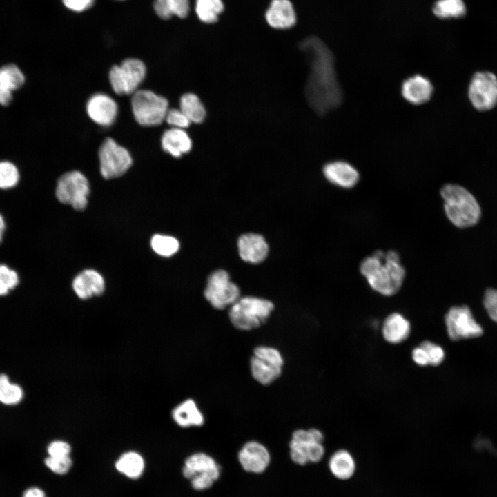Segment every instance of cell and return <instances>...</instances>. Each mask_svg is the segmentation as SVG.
Wrapping results in <instances>:
<instances>
[{
  "mask_svg": "<svg viewBox=\"0 0 497 497\" xmlns=\"http://www.w3.org/2000/svg\"><path fill=\"white\" fill-rule=\"evenodd\" d=\"M204 296L215 309H224L240 298V290L226 271L218 270L209 276Z\"/></svg>",
  "mask_w": 497,
  "mask_h": 497,
  "instance_id": "cell-11",
  "label": "cell"
},
{
  "mask_svg": "<svg viewBox=\"0 0 497 497\" xmlns=\"http://www.w3.org/2000/svg\"><path fill=\"white\" fill-rule=\"evenodd\" d=\"M99 157L101 174L107 179L121 176L133 164L128 150L110 137L106 138L100 146Z\"/></svg>",
  "mask_w": 497,
  "mask_h": 497,
  "instance_id": "cell-10",
  "label": "cell"
},
{
  "mask_svg": "<svg viewBox=\"0 0 497 497\" xmlns=\"http://www.w3.org/2000/svg\"><path fill=\"white\" fill-rule=\"evenodd\" d=\"M23 497H46V496L41 489L37 487H32L24 492Z\"/></svg>",
  "mask_w": 497,
  "mask_h": 497,
  "instance_id": "cell-43",
  "label": "cell"
},
{
  "mask_svg": "<svg viewBox=\"0 0 497 497\" xmlns=\"http://www.w3.org/2000/svg\"><path fill=\"white\" fill-rule=\"evenodd\" d=\"M440 195L444 200L445 214L454 226L465 228L478 222L480 207L474 195L465 188L447 184L442 187Z\"/></svg>",
  "mask_w": 497,
  "mask_h": 497,
  "instance_id": "cell-3",
  "label": "cell"
},
{
  "mask_svg": "<svg viewBox=\"0 0 497 497\" xmlns=\"http://www.w3.org/2000/svg\"><path fill=\"white\" fill-rule=\"evenodd\" d=\"M64 6L68 9L75 11L81 12L90 8L94 0H62Z\"/></svg>",
  "mask_w": 497,
  "mask_h": 497,
  "instance_id": "cell-41",
  "label": "cell"
},
{
  "mask_svg": "<svg viewBox=\"0 0 497 497\" xmlns=\"http://www.w3.org/2000/svg\"><path fill=\"white\" fill-rule=\"evenodd\" d=\"M224 10L222 0H197L195 12L198 18L204 23H212L217 21Z\"/></svg>",
  "mask_w": 497,
  "mask_h": 497,
  "instance_id": "cell-30",
  "label": "cell"
},
{
  "mask_svg": "<svg viewBox=\"0 0 497 497\" xmlns=\"http://www.w3.org/2000/svg\"><path fill=\"white\" fill-rule=\"evenodd\" d=\"M238 250L241 258L248 262L259 263L265 260L269 246L264 238L258 234L247 233L238 240Z\"/></svg>",
  "mask_w": 497,
  "mask_h": 497,
  "instance_id": "cell-19",
  "label": "cell"
},
{
  "mask_svg": "<svg viewBox=\"0 0 497 497\" xmlns=\"http://www.w3.org/2000/svg\"><path fill=\"white\" fill-rule=\"evenodd\" d=\"M161 143L162 149L176 158L188 153L192 148V141L182 128H172L166 130Z\"/></svg>",
  "mask_w": 497,
  "mask_h": 497,
  "instance_id": "cell-24",
  "label": "cell"
},
{
  "mask_svg": "<svg viewBox=\"0 0 497 497\" xmlns=\"http://www.w3.org/2000/svg\"><path fill=\"white\" fill-rule=\"evenodd\" d=\"M468 96L478 110L493 108L497 104V77L490 72L475 73L470 81Z\"/></svg>",
  "mask_w": 497,
  "mask_h": 497,
  "instance_id": "cell-13",
  "label": "cell"
},
{
  "mask_svg": "<svg viewBox=\"0 0 497 497\" xmlns=\"http://www.w3.org/2000/svg\"><path fill=\"white\" fill-rule=\"evenodd\" d=\"M328 467L331 474L340 480H347L353 477L356 470V463L352 454L346 449L335 451L329 458Z\"/></svg>",
  "mask_w": 497,
  "mask_h": 497,
  "instance_id": "cell-26",
  "label": "cell"
},
{
  "mask_svg": "<svg viewBox=\"0 0 497 497\" xmlns=\"http://www.w3.org/2000/svg\"><path fill=\"white\" fill-rule=\"evenodd\" d=\"M145 64L139 59L128 58L120 65L113 66L109 72L113 90L118 95H131L138 90L146 76Z\"/></svg>",
  "mask_w": 497,
  "mask_h": 497,
  "instance_id": "cell-8",
  "label": "cell"
},
{
  "mask_svg": "<svg viewBox=\"0 0 497 497\" xmlns=\"http://www.w3.org/2000/svg\"><path fill=\"white\" fill-rule=\"evenodd\" d=\"M411 331L409 321L399 313L389 314L384 320L382 334L384 339L391 344H398L405 340Z\"/></svg>",
  "mask_w": 497,
  "mask_h": 497,
  "instance_id": "cell-23",
  "label": "cell"
},
{
  "mask_svg": "<svg viewBox=\"0 0 497 497\" xmlns=\"http://www.w3.org/2000/svg\"><path fill=\"white\" fill-rule=\"evenodd\" d=\"M45 464L52 471L57 474H66L72 466V460L69 456L52 457L48 456L45 460Z\"/></svg>",
  "mask_w": 497,
  "mask_h": 497,
  "instance_id": "cell-37",
  "label": "cell"
},
{
  "mask_svg": "<svg viewBox=\"0 0 497 497\" xmlns=\"http://www.w3.org/2000/svg\"><path fill=\"white\" fill-rule=\"evenodd\" d=\"M22 398V389L16 384L10 383L6 375H0V402L14 405L19 402Z\"/></svg>",
  "mask_w": 497,
  "mask_h": 497,
  "instance_id": "cell-32",
  "label": "cell"
},
{
  "mask_svg": "<svg viewBox=\"0 0 497 497\" xmlns=\"http://www.w3.org/2000/svg\"><path fill=\"white\" fill-rule=\"evenodd\" d=\"M117 471L133 479L139 478L144 469L142 456L135 451L123 454L115 463Z\"/></svg>",
  "mask_w": 497,
  "mask_h": 497,
  "instance_id": "cell-27",
  "label": "cell"
},
{
  "mask_svg": "<svg viewBox=\"0 0 497 497\" xmlns=\"http://www.w3.org/2000/svg\"><path fill=\"white\" fill-rule=\"evenodd\" d=\"M273 304L267 300L255 297L239 298L229 310V319L237 329L250 331L260 327L271 315Z\"/></svg>",
  "mask_w": 497,
  "mask_h": 497,
  "instance_id": "cell-4",
  "label": "cell"
},
{
  "mask_svg": "<svg viewBox=\"0 0 497 497\" xmlns=\"http://www.w3.org/2000/svg\"><path fill=\"white\" fill-rule=\"evenodd\" d=\"M72 287L79 298L88 299L103 293L105 282L99 273L95 270L87 269L76 276L72 282Z\"/></svg>",
  "mask_w": 497,
  "mask_h": 497,
  "instance_id": "cell-20",
  "label": "cell"
},
{
  "mask_svg": "<svg viewBox=\"0 0 497 497\" xmlns=\"http://www.w3.org/2000/svg\"><path fill=\"white\" fill-rule=\"evenodd\" d=\"M413 362L420 366L425 367L429 364L426 351L420 346L415 347L411 352Z\"/></svg>",
  "mask_w": 497,
  "mask_h": 497,
  "instance_id": "cell-42",
  "label": "cell"
},
{
  "mask_svg": "<svg viewBox=\"0 0 497 497\" xmlns=\"http://www.w3.org/2000/svg\"><path fill=\"white\" fill-rule=\"evenodd\" d=\"M323 174L330 183L344 188H353L360 179L357 169L349 162L342 160L326 164L323 168Z\"/></svg>",
  "mask_w": 497,
  "mask_h": 497,
  "instance_id": "cell-17",
  "label": "cell"
},
{
  "mask_svg": "<svg viewBox=\"0 0 497 497\" xmlns=\"http://www.w3.org/2000/svg\"><path fill=\"white\" fill-rule=\"evenodd\" d=\"M131 106L135 120L144 126L162 124L168 110V100L148 90H137L134 92Z\"/></svg>",
  "mask_w": 497,
  "mask_h": 497,
  "instance_id": "cell-6",
  "label": "cell"
},
{
  "mask_svg": "<svg viewBox=\"0 0 497 497\" xmlns=\"http://www.w3.org/2000/svg\"><path fill=\"white\" fill-rule=\"evenodd\" d=\"M433 12L436 17L447 19L463 16L466 8L462 0H438Z\"/></svg>",
  "mask_w": 497,
  "mask_h": 497,
  "instance_id": "cell-31",
  "label": "cell"
},
{
  "mask_svg": "<svg viewBox=\"0 0 497 497\" xmlns=\"http://www.w3.org/2000/svg\"><path fill=\"white\" fill-rule=\"evenodd\" d=\"M154 9L157 15L163 19H168L173 15L186 17L189 12L188 0H155Z\"/></svg>",
  "mask_w": 497,
  "mask_h": 497,
  "instance_id": "cell-28",
  "label": "cell"
},
{
  "mask_svg": "<svg viewBox=\"0 0 497 497\" xmlns=\"http://www.w3.org/2000/svg\"><path fill=\"white\" fill-rule=\"evenodd\" d=\"M359 269L370 287L385 296L397 293L405 277V269L394 250H376L361 261Z\"/></svg>",
  "mask_w": 497,
  "mask_h": 497,
  "instance_id": "cell-2",
  "label": "cell"
},
{
  "mask_svg": "<svg viewBox=\"0 0 497 497\" xmlns=\"http://www.w3.org/2000/svg\"><path fill=\"white\" fill-rule=\"evenodd\" d=\"M151 246L158 255L170 257L177 252L179 244L178 240L173 237L155 235L151 239Z\"/></svg>",
  "mask_w": 497,
  "mask_h": 497,
  "instance_id": "cell-33",
  "label": "cell"
},
{
  "mask_svg": "<svg viewBox=\"0 0 497 497\" xmlns=\"http://www.w3.org/2000/svg\"><path fill=\"white\" fill-rule=\"evenodd\" d=\"M267 23L277 29L292 27L296 21L295 13L289 0H273L266 12Z\"/></svg>",
  "mask_w": 497,
  "mask_h": 497,
  "instance_id": "cell-22",
  "label": "cell"
},
{
  "mask_svg": "<svg viewBox=\"0 0 497 497\" xmlns=\"http://www.w3.org/2000/svg\"><path fill=\"white\" fill-rule=\"evenodd\" d=\"M6 224L5 221L2 215L0 214V243L2 241L3 235L5 231Z\"/></svg>",
  "mask_w": 497,
  "mask_h": 497,
  "instance_id": "cell-44",
  "label": "cell"
},
{
  "mask_svg": "<svg viewBox=\"0 0 497 497\" xmlns=\"http://www.w3.org/2000/svg\"><path fill=\"white\" fill-rule=\"evenodd\" d=\"M165 120L173 128H185L191 123L180 109H168Z\"/></svg>",
  "mask_w": 497,
  "mask_h": 497,
  "instance_id": "cell-38",
  "label": "cell"
},
{
  "mask_svg": "<svg viewBox=\"0 0 497 497\" xmlns=\"http://www.w3.org/2000/svg\"><path fill=\"white\" fill-rule=\"evenodd\" d=\"M483 304L490 318L497 323V289H488L486 290Z\"/></svg>",
  "mask_w": 497,
  "mask_h": 497,
  "instance_id": "cell-39",
  "label": "cell"
},
{
  "mask_svg": "<svg viewBox=\"0 0 497 497\" xmlns=\"http://www.w3.org/2000/svg\"><path fill=\"white\" fill-rule=\"evenodd\" d=\"M431 81L421 75H415L406 79L401 86V95L409 103L420 105L428 101L433 94Z\"/></svg>",
  "mask_w": 497,
  "mask_h": 497,
  "instance_id": "cell-18",
  "label": "cell"
},
{
  "mask_svg": "<svg viewBox=\"0 0 497 497\" xmlns=\"http://www.w3.org/2000/svg\"><path fill=\"white\" fill-rule=\"evenodd\" d=\"M25 81L21 70L14 64L0 68V104L7 106L12 98V92L20 88Z\"/></svg>",
  "mask_w": 497,
  "mask_h": 497,
  "instance_id": "cell-21",
  "label": "cell"
},
{
  "mask_svg": "<svg viewBox=\"0 0 497 497\" xmlns=\"http://www.w3.org/2000/svg\"><path fill=\"white\" fill-rule=\"evenodd\" d=\"M237 458L245 471L257 474L263 473L271 462L269 449L255 440L246 442L238 451Z\"/></svg>",
  "mask_w": 497,
  "mask_h": 497,
  "instance_id": "cell-14",
  "label": "cell"
},
{
  "mask_svg": "<svg viewBox=\"0 0 497 497\" xmlns=\"http://www.w3.org/2000/svg\"><path fill=\"white\" fill-rule=\"evenodd\" d=\"M55 193L60 202L69 204L77 211H82L88 204L89 183L81 172L70 171L59 177Z\"/></svg>",
  "mask_w": 497,
  "mask_h": 497,
  "instance_id": "cell-9",
  "label": "cell"
},
{
  "mask_svg": "<svg viewBox=\"0 0 497 497\" xmlns=\"http://www.w3.org/2000/svg\"><path fill=\"white\" fill-rule=\"evenodd\" d=\"M86 110L93 121L103 126H109L116 119L117 105L110 96L97 93L88 99Z\"/></svg>",
  "mask_w": 497,
  "mask_h": 497,
  "instance_id": "cell-15",
  "label": "cell"
},
{
  "mask_svg": "<svg viewBox=\"0 0 497 497\" xmlns=\"http://www.w3.org/2000/svg\"><path fill=\"white\" fill-rule=\"evenodd\" d=\"M19 174L17 167L10 162H0V188H10L17 185Z\"/></svg>",
  "mask_w": 497,
  "mask_h": 497,
  "instance_id": "cell-34",
  "label": "cell"
},
{
  "mask_svg": "<svg viewBox=\"0 0 497 497\" xmlns=\"http://www.w3.org/2000/svg\"><path fill=\"white\" fill-rule=\"evenodd\" d=\"M179 107L191 122L199 124L205 119V108L199 98L193 93L184 94L180 98Z\"/></svg>",
  "mask_w": 497,
  "mask_h": 497,
  "instance_id": "cell-29",
  "label": "cell"
},
{
  "mask_svg": "<svg viewBox=\"0 0 497 497\" xmlns=\"http://www.w3.org/2000/svg\"><path fill=\"white\" fill-rule=\"evenodd\" d=\"M309 62L310 72L305 86L306 99L312 109L324 115L338 107L343 98L331 51L320 39L310 37L300 43Z\"/></svg>",
  "mask_w": 497,
  "mask_h": 497,
  "instance_id": "cell-1",
  "label": "cell"
},
{
  "mask_svg": "<svg viewBox=\"0 0 497 497\" xmlns=\"http://www.w3.org/2000/svg\"><path fill=\"white\" fill-rule=\"evenodd\" d=\"M19 283V277L16 271L6 265L0 264V295H6L15 288Z\"/></svg>",
  "mask_w": 497,
  "mask_h": 497,
  "instance_id": "cell-35",
  "label": "cell"
},
{
  "mask_svg": "<svg viewBox=\"0 0 497 497\" xmlns=\"http://www.w3.org/2000/svg\"><path fill=\"white\" fill-rule=\"evenodd\" d=\"M323 441L324 435L318 429L295 430L289 444L291 460L302 466L308 462H319L325 453Z\"/></svg>",
  "mask_w": 497,
  "mask_h": 497,
  "instance_id": "cell-5",
  "label": "cell"
},
{
  "mask_svg": "<svg viewBox=\"0 0 497 497\" xmlns=\"http://www.w3.org/2000/svg\"><path fill=\"white\" fill-rule=\"evenodd\" d=\"M445 322L448 336L452 340L479 337L483 333L466 305L450 308L445 315Z\"/></svg>",
  "mask_w": 497,
  "mask_h": 497,
  "instance_id": "cell-12",
  "label": "cell"
},
{
  "mask_svg": "<svg viewBox=\"0 0 497 497\" xmlns=\"http://www.w3.org/2000/svg\"><path fill=\"white\" fill-rule=\"evenodd\" d=\"M172 418L181 427H200L204 423V416L193 399H186L172 411Z\"/></svg>",
  "mask_w": 497,
  "mask_h": 497,
  "instance_id": "cell-25",
  "label": "cell"
},
{
  "mask_svg": "<svg viewBox=\"0 0 497 497\" xmlns=\"http://www.w3.org/2000/svg\"><path fill=\"white\" fill-rule=\"evenodd\" d=\"M284 358L273 347L260 345L253 349L250 358V371L253 379L262 385H269L282 374Z\"/></svg>",
  "mask_w": 497,
  "mask_h": 497,
  "instance_id": "cell-7",
  "label": "cell"
},
{
  "mask_svg": "<svg viewBox=\"0 0 497 497\" xmlns=\"http://www.w3.org/2000/svg\"><path fill=\"white\" fill-rule=\"evenodd\" d=\"M427 352L430 365L437 366L445 358V351L442 347L429 340H425L420 344Z\"/></svg>",
  "mask_w": 497,
  "mask_h": 497,
  "instance_id": "cell-36",
  "label": "cell"
},
{
  "mask_svg": "<svg viewBox=\"0 0 497 497\" xmlns=\"http://www.w3.org/2000/svg\"><path fill=\"white\" fill-rule=\"evenodd\" d=\"M182 474L187 479L195 476H210L216 481L221 475V467L209 454L197 452L185 460Z\"/></svg>",
  "mask_w": 497,
  "mask_h": 497,
  "instance_id": "cell-16",
  "label": "cell"
},
{
  "mask_svg": "<svg viewBox=\"0 0 497 497\" xmlns=\"http://www.w3.org/2000/svg\"><path fill=\"white\" fill-rule=\"evenodd\" d=\"M47 451L49 456H69L71 451V447L68 442L65 441L55 440L49 444Z\"/></svg>",
  "mask_w": 497,
  "mask_h": 497,
  "instance_id": "cell-40",
  "label": "cell"
}]
</instances>
